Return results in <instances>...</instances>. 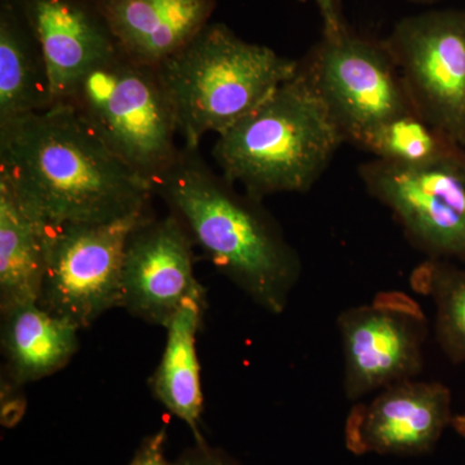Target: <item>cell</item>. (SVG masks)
<instances>
[{
	"label": "cell",
	"instance_id": "6da1fadb",
	"mask_svg": "<svg viewBox=\"0 0 465 465\" xmlns=\"http://www.w3.org/2000/svg\"><path fill=\"white\" fill-rule=\"evenodd\" d=\"M0 174L48 226L110 222L154 195L66 104L0 122Z\"/></svg>",
	"mask_w": 465,
	"mask_h": 465
},
{
	"label": "cell",
	"instance_id": "7a4b0ae2",
	"mask_svg": "<svg viewBox=\"0 0 465 465\" xmlns=\"http://www.w3.org/2000/svg\"><path fill=\"white\" fill-rule=\"evenodd\" d=\"M153 193L220 273L269 313L286 311L302 260L262 201L211 170L200 148L183 145Z\"/></svg>",
	"mask_w": 465,
	"mask_h": 465
},
{
	"label": "cell",
	"instance_id": "3957f363",
	"mask_svg": "<svg viewBox=\"0 0 465 465\" xmlns=\"http://www.w3.org/2000/svg\"><path fill=\"white\" fill-rule=\"evenodd\" d=\"M347 143L302 69L258 108L217 137L213 150L223 176L262 201L308 192Z\"/></svg>",
	"mask_w": 465,
	"mask_h": 465
},
{
	"label": "cell",
	"instance_id": "277c9868",
	"mask_svg": "<svg viewBox=\"0 0 465 465\" xmlns=\"http://www.w3.org/2000/svg\"><path fill=\"white\" fill-rule=\"evenodd\" d=\"M299 65L224 24H208L157 69L183 146L200 148L206 134L219 136L258 108Z\"/></svg>",
	"mask_w": 465,
	"mask_h": 465
},
{
	"label": "cell",
	"instance_id": "5b68a950",
	"mask_svg": "<svg viewBox=\"0 0 465 465\" xmlns=\"http://www.w3.org/2000/svg\"><path fill=\"white\" fill-rule=\"evenodd\" d=\"M65 104L152 189L182 149L157 67L134 63L119 51L87 73Z\"/></svg>",
	"mask_w": 465,
	"mask_h": 465
},
{
	"label": "cell",
	"instance_id": "8992f818",
	"mask_svg": "<svg viewBox=\"0 0 465 465\" xmlns=\"http://www.w3.org/2000/svg\"><path fill=\"white\" fill-rule=\"evenodd\" d=\"M149 213L150 207L110 222L48 226L38 304L81 330L121 308L125 244Z\"/></svg>",
	"mask_w": 465,
	"mask_h": 465
},
{
	"label": "cell",
	"instance_id": "52a82bcc",
	"mask_svg": "<svg viewBox=\"0 0 465 465\" xmlns=\"http://www.w3.org/2000/svg\"><path fill=\"white\" fill-rule=\"evenodd\" d=\"M358 173L415 247L430 258L465 262V148L420 167L375 158Z\"/></svg>",
	"mask_w": 465,
	"mask_h": 465
},
{
	"label": "cell",
	"instance_id": "ba28073f",
	"mask_svg": "<svg viewBox=\"0 0 465 465\" xmlns=\"http://www.w3.org/2000/svg\"><path fill=\"white\" fill-rule=\"evenodd\" d=\"M382 43L416 114L465 148V11L403 18Z\"/></svg>",
	"mask_w": 465,
	"mask_h": 465
},
{
	"label": "cell",
	"instance_id": "9c48e42d",
	"mask_svg": "<svg viewBox=\"0 0 465 465\" xmlns=\"http://www.w3.org/2000/svg\"><path fill=\"white\" fill-rule=\"evenodd\" d=\"M300 69L349 143H356L388 119L414 112L384 43L349 32L324 36Z\"/></svg>",
	"mask_w": 465,
	"mask_h": 465
},
{
	"label": "cell",
	"instance_id": "30bf717a",
	"mask_svg": "<svg viewBox=\"0 0 465 465\" xmlns=\"http://www.w3.org/2000/svg\"><path fill=\"white\" fill-rule=\"evenodd\" d=\"M194 242L173 213L143 217L128 237L122 268V309L166 327L183 300L201 286Z\"/></svg>",
	"mask_w": 465,
	"mask_h": 465
},
{
	"label": "cell",
	"instance_id": "8fae6325",
	"mask_svg": "<svg viewBox=\"0 0 465 465\" xmlns=\"http://www.w3.org/2000/svg\"><path fill=\"white\" fill-rule=\"evenodd\" d=\"M427 322L394 316L371 305L338 318L344 351V391L357 401L370 391L410 381L423 371Z\"/></svg>",
	"mask_w": 465,
	"mask_h": 465
},
{
	"label": "cell",
	"instance_id": "7c38bea8",
	"mask_svg": "<svg viewBox=\"0 0 465 465\" xmlns=\"http://www.w3.org/2000/svg\"><path fill=\"white\" fill-rule=\"evenodd\" d=\"M41 48L52 105L65 104L92 69L116 54L94 0H17Z\"/></svg>",
	"mask_w": 465,
	"mask_h": 465
},
{
	"label": "cell",
	"instance_id": "4fadbf2b",
	"mask_svg": "<svg viewBox=\"0 0 465 465\" xmlns=\"http://www.w3.org/2000/svg\"><path fill=\"white\" fill-rule=\"evenodd\" d=\"M451 391L439 381H410L385 388L367 407L361 457L430 454L451 424Z\"/></svg>",
	"mask_w": 465,
	"mask_h": 465
},
{
	"label": "cell",
	"instance_id": "5bb4252c",
	"mask_svg": "<svg viewBox=\"0 0 465 465\" xmlns=\"http://www.w3.org/2000/svg\"><path fill=\"white\" fill-rule=\"evenodd\" d=\"M116 50L134 63L158 67L210 23L215 0H94Z\"/></svg>",
	"mask_w": 465,
	"mask_h": 465
},
{
	"label": "cell",
	"instance_id": "9a60e30c",
	"mask_svg": "<svg viewBox=\"0 0 465 465\" xmlns=\"http://www.w3.org/2000/svg\"><path fill=\"white\" fill-rule=\"evenodd\" d=\"M0 313L5 385L20 388L42 381L64 369L78 351L81 329L38 302Z\"/></svg>",
	"mask_w": 465,
	"mask_h": 465
},
{
	"label": "cell",
	"instance_id": "2e32d148",
	"mask_svg": "<svg viewBox=\"0 0 465 465\" xmlns=\"http://www.w3.org/2000/svg\"><path fill=\"white\" fill-rule=\"evenodd\" d=\"M206 311V290L198 286L177 309L164 329L166 347L155 370L150 387L155 399L168 411L188 425L195 443H203L201 418L203 414L201 365L197 336Z\"/></svg>",
	"mask_w": 465,
	"mask_h": 465
},
{
	"label": "cell",
	"instance_id": "e0dca14e",
	"mask_svg": "<svg viewBox=\"0 0 465 465\" xmlns=\"http://www.w3.org/2000/svg\"><path fill=\"white\" fill-rule=\"evenodd\" d=\"M47 238L48 225L0 174V312L39 302Z\"/></svg>",
	"mask_w": 465,
	"mask_h": 465
},
{
	"label": "cell",
	"instance_id": "ac0fdd59",
	"mask_svg": "<svg viewBox=\"0 0 465 465\" xmlns=\"http://www.w3.org/2000/svg\"><path fill=\"white\" fill-rule=\"evenodd\" d=\"M41 48L17 0L0 3V122L51 108Z\"/></svg>",
	"mask_w": 465,
	"mask_h": 465
},
{
	"label": "cell",
	"instance_id": "d6986e66",
	"mask_svg": "<svg viewBox=\"0 0 465 465\" xmlns=\"http://www.w3.org/2000/svg\"><path fill=\"white\" fill-rule=\"evenodd\" d=\"M376 159L402 167H420L460 149L414 112L376 125L356 143Z\"/></svg>",
	"mask_w": 465,
	"mask_h": 465
},
{
	"label": "cell",
	"instance_id": "ffe728a7",
	"mask_svg": "<svg viewBox=\"0 0 465 465\" xmlns=\"http://www.w3.org/2000/svg\"><path fill=\"white\" fill-rule=\"evenodd\" d=\"M436 338L440 348L452 363L465 362V269L449 260H437Z\"/></svg>",
	"mask_w": 465,
	"mask_h": 465
},
{
	"label": "cell",
	"instance_id": "44dd1931",
	"mask_svg": "<svg viewBox=\"0 0 465 465\" xmlns=\"http://www.w3.org/2000/svg\"><path fill=\"white\" fill-rule=\"evenodd\" d=\"M371 307L394 316L427 322L421 305L402 291H381L372 300Z\"/></svg>",
	"mask_w": 465,
	"mask_h": 465
},
{
	"label": "cell",
	"instance_id": "7402d4cb",
	"mask_svg": "<svg viewBox=\"0 0 465 465\" xmlns=\"http://www.w3.org/2000/svg\"><path fill=\"white\" fill-rule=\"evenodd\" d=\"M171 465H241L219 449L211 448L207 442L195 443L186 450Z\"/></svg>",
	"mask_w": 465,
	"mask_h": 465
},
{
	"label": "cell",
	"instance_id": "603a6c76",
	"mask_svg": "<svg viewBox=\"0 0 465 465\" xmlns=\"http://www.w3.org/2000/svg\"><path fill=\"white\" fill-rule=\"evenodd\" d=\"M166 437V428H162L157 433L146 437L130 465H171L164 451Z\"/></svg>",
	"mask_w": 465,
	"mask_h": 465
},
{
	"label": "cell",
	"instance_id": "cb8c5ba5",
	"mask_svg": "<svg viewBox=\"0 0 465 465\" xmlns=\"http://www.w3.org/2000/svg\"><path fill=\"white\" fill-rule=\"evenodd\" d=\"M437 260L439 259L428 258L412 269L409 283L411 290L418 295H433L434 284H436Z\"/></svg>",
	"mask_w": 465,
	"mask_h": 465
},
{
	"label": "cell",
	"instance_id": "d4e9b609",
	"mask_svg": "<svg viewBox=\"0 0 465 465\" xmlns=\"http://www.w3.org/2000/svg\"><path fill=\"white\" fill-rule=\"evenodd\" d=\"M323 21L324 36L335 38L347 33V25L342 20L339 0H314Z\"/></svg>",
	"mask_w": 465,
	"mask_h": 465
},
{
	"label": "cell",
	"instance_id": "484cf974",
	"mask_svg": "<svg viewBox=\"0 0 465 465\" xmlns=\"http://www.w3.org/2000/svg\"><path fill=\"white\" fill-rule=\"evenodd\" d=\"M450 425L457 430L459 436L465 439V414L452 416L451 424Z\"/></svg>",
	"mask_w": 465,
	"mask_h": 465
}]
</instances>
